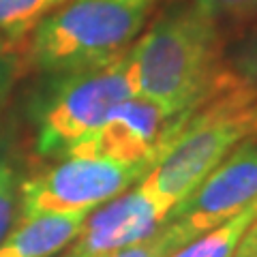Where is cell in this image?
<instances>
[{
    "instance_id": "obj_6",
    "label": "cell",
    "mask_w": 257,
    "mask_h": 257,
    "mask_svg": "<svg viewBox=\"0 0 257 257\" xmlns=\"http://www.w3.org/2000/svg\"><path fill=\"white\" fill-rule=\"evenodd\" d=\"M193 111L172 114L140 94L128 96L107 116L92 138L69 157H105L118 161H150L159 165L178 140Z\"/></svg>"
},
{
    "instance_id": "obj_3",
    "label": "cell",
    "mask_w": 257,
    "mask_h": 257,
    "mask_svg": "<svg viewBox=\"0 0 257 257\" xmlns=\"http://www.w3.org/2000/svg\"><path fill=\"white\" fill-rule=\"evenodd\" d=\"M163 0H67L22 41L24 73L43 75L124 54Z\"/></svg>"
},
{
    "instance_id": "obj_2",
    "label": "cell",
    "mask_w": 257,
    "mask_h": 257,
    "mask_svg": "<svg viewBox=\"0 0 257 257\" xmlns=\"http://www.w3.org/2000/svg\"><path fill=\"white\" fill-rule=\"evenodd\" d=\"M133 94L128 50L103 62L35 75L22 111L32 163L69 157Z\"/></svg>"
},
{
    "instance_id": "obj_15",
    "label": "cell",
    "mask_w": 257,
    "mask_h": 257,
    "mask_svg": "<svg viewBox=\"0 0 257 257\" xmlns=\"http://www.w3.org/2000/svg\"><path fill=\"white\" fill-rule=\"evenodd\" d=\"M24 75L22 45L0 37V114L15 92V86Z\"/></svg>"
},
{
    "instance_id": "obj_4",
    "label": "cell",
    "mask_w": 257,
    "mask_h": 257,
    "mask_svg": "<svg viewBox=\"0 0 257 257\" xmlns=\"http://www.w3.org/2000/svg\"><path fill=\"white\" fill-rule=\"evenodd\" d=\"M253 135H257V88L236 82L193 111L172 150L142 182L178 206Z\"/></svg>"
},
{
    "instance_id": "obj_8",
    "label": "cell",
    "mask_w": 257,
    "mask_h": 257,
    "mask_svg": "<svg viewBox=\"0 0 257 257\" xmlns=\"http://www.w3.org/2000/svg\"><path fill=\"white\" fill-rule=\"evenodd\" d=\"M174 204L138 182L118 197L88 212L82 231L71 242V257H109L120 248L150 238L167 221Z\"/></svg>"
},
{
    "instance_id": "obj_9",
    "label": "cell",
    "mask_w": 257,
    "mask_h": 257,
    "mask_svg": "<svg viewBox=\"0 0 257 257\" xmlns=\"http://www.w3.org/2000/svg\"><path fill=\"white\" fill-rule=\"evenodd\" d=\"M86 216L88 212L22 216L0 242V257H56L77 238Z\"/></svg>"
},
{
    "instance_id": "obj_1",
    "label": "cell",
    "mask_w": 257,
    "mask_h": 257,
    "mask_svg": "<svg viewBox=\"0 0 257 257\" xmlns=\"http://www.w3.org/2000/svg\"><path fill=\"white\" fill-rule=\"evenodd\" d=\"M128 52L135 94L172 114L195 111L236 84L225 28L195 0L170 3Z\"/></svg>"
},
{
    "instance_id": "obj_13",
    "label": "cell",
    "mask_w": 257,
    "mask_h": 257,
    "mask_svg": "<svg viewBox=\"0 0 257 257\" xmlns=\"http://www.w3.org/2000/svg\"><path fill=\"white\" fill-rule=\"evenodd\" d=\"M227 67L238 84L257 88V22L227 45Z\"/></svg>"
},
{
    "instance_id": "obj_7",
    "label": "cell",
    "mask_w": 257,
    "mask_h": 257,
    "mask_svg": "<svg viewBox=\"0 0 257 257\" xmlns=\"http://www.w3.org/2000/svg\"><path fill=\"white\" fill-rule=\"evenodd\" d=\"M257 202V135L225 157L206 180L170 212L189 240Z\"/></svg>"
},
{
    "instance_id": "obj_16",
    "label": "cell",
    "mask_w": 257,
    "mask_h": 257,
    "mask_svg": "<svg viewBox=\"0 0 257 257\" xmlns=\"http://www.w3.org/2000/svg\"><path fill=\"white\" fill-rule=\"evenodd\" d=\"M64 257H71V255H64Z\"/></svg>"
},
{
    "instance_id": "obj_11",
    "label": "cell",
    "mask_w": 257,
    "mask_h": 257,
    "mask_svg": "<svg viewBox=\"0 0 257 257\" xmlns=\"http://www.w3.org/2000/svg\"><path fill=\"white\" fill-rule=\"evenodd\" d=\"M67 0H0V37L20 43Z\"/></svg>"
},
{
    "instance_id": "obj_5",
    "label": "cell",
    "mask_w": 257,
    "mask_h": 257,
    "mask_svg": "<svg viewBox=\"0 0 257 257\" xmlns=\"http://www.w3.org/2000/svg\"><path fill=\"white\" fill-rule=\"evenodd\" d=\"M150 161L64 157L32 163L22 189V216L90 212L142 182L155 170Z\"/></svg>"
},
{
    "instance_id": "obj_12",
    "label": "cell",
    "mask_w": 257,
    "mask_h": 257,
    "mask_svg": "<svg viewBox=\"0 0 257 257\" xmlns=\"http://www.w3.org/2000/svg\"><path fill=\"white\" fill-rule=\"evenodd\" d=\"M189 242L191 240L182 234L178 225L167 219L150 238L126 248H120V251H116L109 257H172L178 248H182Z\"/></svg>"
},
{
    "instance_id": "obj_10",
    "label": "cell",
    "mask_w": 257,
    "mask_h": 257,
    "mask_svg": "<svg viewBox=\"0 0 257 257\" xmlns=\"http://www.w3.org/2000/svg\"><path fill=\"white\" fill-rule=\"evenodd\" d=\"M32 170L28 144L15 122H0V242L22 219V189Z\"/></svg>"
},
{
    "instance_id": "obj_14",
    "label": "cell",
    "mask_w": 257,
    "mask_h": 257,
    "mask_svg": "<svg viewBox=\"0 0 257 257\" xmlns=\"http://www.w3.org/2000/svg\"><path fill=\"white\" fill-rule=\"evenodd\" d=\"M195 3L225 30L227 26L257 22V0H195Z\"/></svg>"
}]
</instances>
